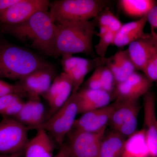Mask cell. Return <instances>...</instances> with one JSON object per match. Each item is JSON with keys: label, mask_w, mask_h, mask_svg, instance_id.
Wrapping results in <instances>:
<instances>
[{"label": "cell", "mask_w": 157, "mask_h": 157, "mask_svg": "<svg viewBox=\"0 0 157 157\" xmlns=\"http://www.w3.org/2000/svg\"><path fill=\"white\" fill-rule=\"evenodd\" d=\"M29 130L13 118L4 117L0 121V155L22 153L29 140Z\"/></svg>", "instance_id": "6"}, {"label": "cell", "mask_w": 157, "mask_h": 157, "mask_svg": "<svg viewBox=\"0 0 157 157\" xmlns=\"http://www.w3.org/2000/svg\"><path fill=\"white\" fill-rule=\"evenodd\" d=\"M115 35L114 33L109 32L98 36L100 39L98 44L94 45V49L97 55L100 58H105L108 47L113 44Z\"/></svg>", "instance_id": "27"}, {"label": "cell", "mask_w": 157, "mask_h": 157, "mask_svg": "<svg viewBox=\"0 0 157 157\" xmlns=\"http://www.w3.org/2000/svg\"><path fill=\"white\" fill-rule=\"evenodd\" d=\"M115 106V101L106 107L83 113L76 119L72 130L90 133L106 130Z\"/></svg>", "instance_id": "12"}, {"label": "cell", "mask_w": 157, "mask_h": 157, "mask_svg": "<svg viewBox=\"0 0 157 157\" xmlns=\"http://www.w3.org/2000/svg\"><path fill=\"white\" fill-rule=\"evenodd\" d=\"M147 21L151 27V39L157 45V3L149 11L147 15Z\"/></svg>", "instance_id": "29"}, {"label": "cell", "mask_w": 157, "mask_h": 157, "mask_svg": "<svg viewBox=\"0 0 157 157\" xmlns=\"http://www.w3.org/2000/svg\"><path fill=\"white\" fill-rule=\"evenodd\" d=\"M54 25L49 11H41L18 24L0 25V30L26 47L53 57L56 45Z\"/></svg>", "instance_id": "1"}, {"label": "cell", "mask_w": 157, "mask_h": 157, "mask_svg": "<svg viewBox=\"0 0 157 157\" xmlns=\"http://www.w3.org/2000/svg\"><path fill=\"white\" fill-rule=\"evenodd\" d=\"M127 50L136 70L143 71L148 62L157 54V45L151 41L148 34L132 42Z\"/></svg>", "instance_id": "16"}, {"label": "cell", "mask_w": 157, "mask_h": 157, "mask_svg": "<svg viewBox=\"0 0 157 157\" xmlns=\"http://www.w3.org/2000/svg\"><path fill=\"white\" fill-rule=\"evenodd\" d=\"M120 5L127 15L132 17H144L155 4L152 0H121Z\"/></svg>", "instance_id": "23"}, {"label": "cell", "mask_w": 157, "mask_h": 157, "mask_svg": "<svg viewBox=\"0 0 157 157\" xmlns=\"http://www.w3.org/2000/svg\"><path fill=\"white\" fill-rule=\"evenodd\" d=\"M73 91L71 96L61 108L38 128L49 133L57 143L61 146L67 135L73 129L78 114L76 94Z\"/></svg>", "instance_id": "5"}, {"label": "cell", "mask_w": 157, "mask_h": 157, "mask_svg": "<svg viewBox=\"0 0 157 157\" xmlns=\"http://www.w3.org/2000/svg\"><path fill=\"white\" fill-rule=\"evenodd\" d=\"M99 27L106 28L110 32L116 33L121 27L123 24L109 11L107 7L104 9L95 18Z\"/></svg>", "instance_id": "24"}, {"label": "cell", "mask_w": 157, "mask_h": 157, "mask_svg": "<svg viewBox=\"0 0 157 157\" xmlns=\"http://www.w3.org/2000/svg\"><path fill=\"white\" fill-rule=\"evenodd\" d=\"M57 76L55 67L52 64L37 69L17 81L29 100H40Z\"/></svg>", "instance_id": "7"}, {"label": "cell", "mask_w": 157, "mask_h": 157, "mask_svg": "<svg viewBox=\"0 0 157 157\" xmlns=\"http://www.w3.org/2000/svg\"><path fill=\"white\" fill-rule=\"evenodd\" d=\"M143 97L144 130L149 157H157V117L155 98L154 93L148 91Z\"/></svg>", "instance_id": "13"}, {"label": "cell", "mask_w": 157, "mask_h": 157, "mask_svg": "<svg viewBox=\"0 0 157 157\" xmlns=\"http://www.w3.org/2000/svg\"><path fill=\"white\" fill-rule=\"evenodd\" d=\"M113 58L118 63L128 77L135 73L136 68L130 58L127 49L117 52Z\"/></svg>", "instance_id": "26"}, {"label": "cell", "mask_w": 157, "mask_h": 157, "mask_svg": "<svg viewBox=\"0 0 157 157\" xmlns=\"http://www.w3.org/2000/svg\"><path fill=\"white\" fill-rule=\"evenodd\" d=\"M11 155H0V157H11Z\"/></svg>", "instance_id": "37"}, {"label": "cell", "mask_w": 157, "mask_h": 157, "mask_svg": "<svg viewBox=\"0 0 157 157\" xmlns=\"http://www.w3.org/2000/svg\"><path fill=\"white\" fill-rule=\"evenodd\" d=\"M108 59L109 58L99 57L92 60L73 56L62 58V68L63 73L67 74L72 80L73 91H78L85 77L92 69L106 65Z\"/></svg>", "instance_id": "9"}, {"label": "cell", "mask_w": 157, "mask_h": 157, "mask_svg": "<svg viewBox=\"0 0 157 157\" xmlns=\"http://www.w3.org/2000/svg\"><path fill=\"white\" fill-rule=\"evenodd\" d=\"M50 64L29 48L0 39V78L20 80L35 70Z\"/></svg>", "instance_id": "3"}, {"label": "cell", "mask_w": 157, "mask_h": 157, "mask_svg": "<svg viewBox=\"0 0 157 157\" xmlns=\"http://www.w3.org/2000/svg\"><path fill=\"white\" fill-rule=\"evenodd\" d=\"M37 130L36 135L26 146L25 157H54V144L48 133L43 129Z\"/></svg>", "instance_id": "19"}, {"label": "cell", "mask_w": 157, "mask_h": 157, "mask_svg": "<svg viewBox=\"0 0 157 157\" xmlns=\"http://www.w3.org/2000/svg\"><path fill=\"white\" fill-rule=\"evenodd\" d=\"M96 69L98 70L101 80L102 90L113 94L115 90L116 83L112 72L105 65V66H99Z\"/></svg>", "instance_id": "25"}, {"label": "cell", "mask_w": 157, "mask_h": 157, "mask_svg": "<svg viewBox=\"0 0 157 157\" xmlns=\"http://www.w3.org/2000/svg\"><path fill=\"white\" fill-rule=\"evenodd\" d=\"M19 1V0H0V15Z\"/></svg>", "instance_id": "34"}, {"label": "cell", "mask_w": 157, "mask_h": 157, "mask_svg": "<svg viewBox=\"0 0 157 157\" xmlns=\"http://www.w3.org/2000/svg\"><path fill=\"white\" fill-rule=\"evenodd\" d=\"M106 130L98 133L72 130L68 134L70 157H98Z\"/></svg>", "instance_id": "8"}, {"label": "cell", "mask_w": 157, "mask_h": 157, "mask_svg": "<svg viewBox=\"0 0 157 157\" xmlns=\"http://www.w3.org/2000/svg\"><path fill=\"white\" fill-rule=\"evenodd\" d=\"M108 2L101 0H57L50 2L51 18L55 25L95 19Z\"/></svg>", "instance_id": "4"}, {"label": "cell", "mask_w": 157, "mask_h": 157, "mask_svg": "<svg viewBox=\"0 0 157 157\" xmlns=\"http://www.w3.org/2000/svg\"><path fill=\"white\" fill-rule=\"evenodd\" d=\"M121 157H149L143 129L137 131L126 139Z\"/></svg>", "instance_id": "21"}, {"label": "cell", "mask_w": 157, "mask_h": 157, "mask_svg": "<svg viewBox=\"0 0 157 157\" xmlns=\"http://www.w3.org/2000/svg\"><path fill=\"white\" fill-rule=\"evenodd\" d=\"M73 88L72 80L67 74L63 72L57 75L47 91L42 96L49 104L52 115L67 101Z\"/></svg>", "instance_id": "14"}, {"label": "cell", "mask_w": 157, "mask_h": 157, "mask_svg": "<svg viewBox=\"0 0 157 157\" xmlns=\"http://www.w3.org/2000/svg\"><path fill=\"white\" fill-rule=\"evenodd\" d=\"M143 72L152 82H157V54L148 62Z\"/></svg>", "instance_id": "30"}, {"label": "cell", "mask_w": 157, "mask_h": 157, "mask_svg": "<svg viewBox=\"0 0 157 157\" xmlns=\"http://www.w3.org/2000/svg\"><path fill=\"white\" fill-rule=\"evenodd\" d=\"M48 0H19L0 15V25H13L24 22L39 11H48Z\"/></svg>", "instance_id": "10"}, {"label": "cell", "mask_w": 157, "mask_h": 157, "mask_svg": "<svg viewBox=\"0 0 157 157\" xmlns=\"http://www.w3.org/2000/svg\"><path fill=\"white\" fill-rule=\"evenodd\" d=\"M147 22L146 15L138 20L123 24L115 34L113 45L119 48L123 47L137 39L148 36V34H145L144 31Z\"/></svg>", "instance_id": "18"}, {"label": "cell", "mask_w": 157, "mask_h": 157, "mask_svg": "<svg viewBox=\"0 0 157 157\" xmlns=\"http://www.w3.org/2000/svg\"><path fill=\"white\" fill-rule=\"evenodd\" d=\"M14 94L23 98H27L24 90L19 85L11 84L0 78V97L6 95Z\"/></svg>", "instance_id": "28"}, {"label": "cell", "mask_w": 157, "mask_h": 157, "mask_svg": "<svg viewBox=\"0 0 157 157\" xmlns=\"http://www.w3.org/2000/svg\"><path fill=\"white\" fill-rule=\"evenodd\" d=\"M54 157H70V149L68 143H63Z\"/></svg>", "instance_id": "35"}, {"label": "cell", "mask_w": 157, "mask_h": 157, "mask_svg": "<svg viewBox=\"0 0 157 157\" xmlns=\"http://www.w3.org/2000/svg\"><path fill=\"white\" fill-rule=\"evenodd\" d=\"M21 153H20L15 154L11 155V157H19L21 155Z\"/></svg>", "instance_id": "36"}, {"label": "cell", "mask_w": 157, "mask_h": 157, "mask_svg": "<svg viewBox=\"0 0 157 157\" xmlns=\"http://www.w3.org/2000/svg\"><path fill=\"white\" fill-rule=\"evenodd\" d=\"M126 139L114 130L105 134L101 141L98 157H121Z\"/></svg>", "instance_id": "22"}, {"label": "cell", "mask_w": 157, "mask_h": 157, "mask_svg": "<svg viewBox=\"0 0 157 157\" xmlns=\"http://www.w3.org/2000/svg\"><path fill=\"white\" fill-rule=\"evenodd\" d=\"M97 25L95 19L55 25L56 45L53 57L63 58L76 53L91 55Z\"/></svg>", "instance_id": "2"}, {"label": "cell", "mask_w": 157, "mask_h": 157, "mask_svg": "<svg viewBox=\"0 0 157 157\" xmlns=\"http://www.w3.org/2000/svg\"><path fill=\"white\" fill-rule=\"evenodd\" d=\"M116 106L109 123L112 130L116 131L122 124L138 117L140 109L138 100L115 101Z\"/></svg>", "instance_id": "20"}, {"label": "cell", "mask_w": 157, "mask_h": 157, "mask_svg": "<svg viewBox=\"0 0 157 157\" xmlns=\"http://www.w3.org/2000/svg\"><path fill=\"white\" fill-rule=\"evenodd\" d=\"M19 98H21L14 94H10L0 97V114L1 115L8 107Z\"/></svg>", "instance_id": "33"}, {"label": "cell", "mask_w": 157, "mask_h": 157, "mask_svg": "<svg viewBox=\"0 0 157 157\" xmlns=\"http://www.w3.org/2000/svg\"><path fill=\"white\" fill-rule=\"evenodd\" d=\"M114 98L113 94L103 90L84 88L78 90L76 94L78 114L100 109L110 104Z\"/></svg>", "instance_id": "15"}, {"label": "cell", "mask_w": 157, "mask_h": 157, "mask_svg": "<svg viewBox=\"0 0 157 157\" xmlns=\"http://www.w3.org/2000/svg\"><path fill=\"white\" fill-rule=\"evenodd\" d=\"M25 103V102L23 101L22 98H18L8 107L1 115H2L4 117H15L22 109Z\"/></svg>", "instance_id": "31"}, {"label": "cell", "mask_w": 157, "mask_h": 157, "mask_svg": "<svg viewBox=\"0 0 157 157\" xmlns=\"http://www.w3.org/2000/svg\"><path fill=\"white\" fill-rule=\"evenodd\" d=\"M152 82L146 76L136 72L125 81L116 86L113 96L116 101L138 100L149 91Z\"/></svg>", "instance_id": "11"}, {"label": "cell", "mask_w": 157, "mask_h": 157, "mask_svg": "<svg viewBox=\"0 0 157 157\" xmlns=\"http://www.w3.org/2000/svg\"><path fill=\"white\" fill-rule=\"evenodd\" d=\"M85 88L91 90H102L101 80L98 70L95 69L86 82Z\"/></svg>", "instance_id": "32"}, {"label": "cell", "mask_w": 157, "mask_h": 157, "mask_svg": "<svg viewBox=\"0 0 157 157\" xmlns=\"http://www.w3.org/2000/svg\"><path fill=\"white\" fill-rule=\"evenodd\" d=\"M45 108L40 100H29L13 118L29 129H37L45 122Z\"/></svg>", "instance_id": "17"}]
</instances>
